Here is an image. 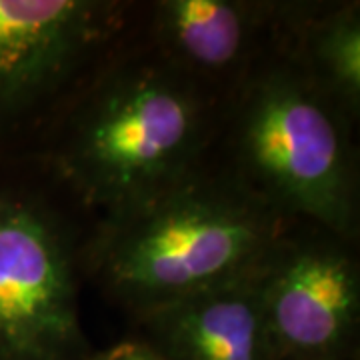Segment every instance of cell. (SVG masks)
<instances>
[{
	"label": "cell",
	"instance_id": "277c9868",
	"mask_svg": "<svg viewBox=\"0 0 360 360\" xmlns=\"http://www.w3.org/2000/svg\"><path fill=\"white\" fill-rule=\"evenodd\" d=\"M130 13L116 0H0V167L32 160L129 39Z\"/></svg>",
	"mask_w": 360,
	"mask_h": 360
},
{
	"label": "cell",
	"instance_id": "9c48e42d",
	"mask_svg": "<svg viewBox=\"0 0 360 360\" xmlns=\"http://www.w3.org/2000/svg\"><path fill=\"white\" fill-rule=\"evenodd\" d=\"M281 49L352 122L359 120V2H290Z\"/></svg>",
	"mask_w": 360,
	"mask_h": 360
},
{
	"label": "cell",
	"instance_id": "52a82bcc",
	"mask_svg": "<svg viewBox=\"0 0 360 360\" xmlns=\"http://www.w3.org/2000/svg\"><path fill=\"white\" fill-rule=\"evenodd\" d=\"M290 2L156 0L146 42L182 75L229 98L281 39Z\"/></svg>",
	"mask_w": 360,
	"mask_h": 360
},
{
	"label": "cell",
	"instance_id": "3957f363",
	"mask_svg": "<svg viewBox=\"0 0 360 360\" xmlns=\"http://www.w3.org/2000/svg\"><path fill=\"white\" fill-rule=\"evenodd\" d=\"M352 124L278 39L224 103L222 162L284 220L310 222L356 243Z\"/></svg>",
	"mask_w": 360,
	"mask_h": 360
},
{
	"label": "cell",
	"instance_id": "6da1fadb",
	"mask_svg": "<svg viewBox=\"0 0 360 360\" xmlns=\"http://www.w3.org/2000/svg\"><path fill=\"white\" fill-rule=\"evenodd\" d=\"M127 40L78 92L37 153L82 205L103 217L202 165L220 134L226 103L146 40L136 46Z\"/></svg>",
	"mask_w": 360,
	"mask_h": 360
},
{
	"label": "cell",
	"instance_id": "8992f818",
	"mask_svg": "<svg viewBox=\"0 0 360 360\" xmlns=\"http://www.w3.org/2000/svg\"><path fill=\"white\" fill-rule=\"evenodd\" d=\"M356 243L290 222L260 266V296L278 360H359Z\"/></svg>",
	"mask_w": 360,
	"mask_h": 360
},
{
	"label": "cell",
	"instance_id": "ba28073f",
	"mask_svg": "<svg viewBox=\"0 0 360 360\" xmlns=\"http://www.w3.org/2000/svg\"><path fill=\"white\" fill-rule=\"evenodd\" d=\"M260 266L136 316L139 338L165 360H278L262 310Z\"/></svg>",
	"mask_w": 360,
	"mask_h": 360
},
{
	"label": "cell",
	"instance_id": "30bf717a",
	"mask_svg": "<svg viewBox=\"0 0 360 360\" xmlns=\"http://www.w3.org/2000/svg\"><path fill=\"white\" fill-rule=\"evenodd\" d=\"M84 360H165L139 336H129L110 347L90 350Z\"/></svg>",
	"mask_w": 360,
	"mask_h": 360
},
{
	"label": "cell",
	"instance_id": "5b68a950",
	"mask_svg": "<svg viewBox=\"0 0 360 360\" xmlns=\"http://www.w3.org/2000/svg\"><path fill=\"white\" fill-rule=\"evenodd\" d=\"M26 162L0 167V360H84L82 248Z\"/></svg>",
	"mask_w": 360,
	"mask_h": 360
},
{
	"label": "cell",
	"instance_id": "7a4b0ae2",
	"mask_svg": "<svg viewBox=\"0 0 360 360\" xmlns=\"http://www.w3.org/2000/svg\"><path fill=\"white\" fill-rule=\"evenodd\" d=\"M290 222L210 156L98 220L82 266L136 319L258 269Z\"/></svg>",
	"mask_w": 360,
	"mask_h": 360
}]
</instances>
